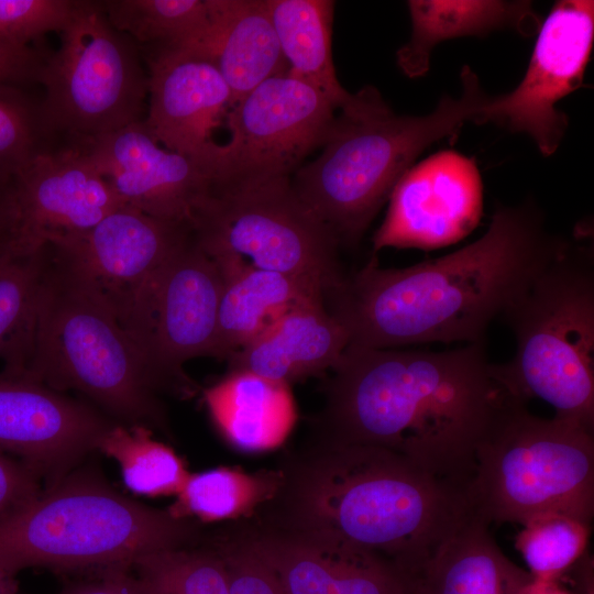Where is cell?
Masks as SVG:
<instances>
[{
	"label": "cell",
	"instance_id": "e575fe53",
	"mask_svg": "<svg viewBox=\"0 0 594 594\" xmlns=\"http://www.w3.org/2000/svg\"><path fill=\"white\" fill-rule=\"evenodd\" d=\"M75 6L73 0H0V34L31 46L48 32H63Z\"/></svg>",
	"mask_w": 594,
	"mask_h": 594
},
{
	"label": "cell",
	"instance_id": "277c9868",
	"mask_svg": "<svg viewBox=\"0 0 594 594\" xmlns=\"http://www.w3.org/2000/svg\"><path fill=\"white\" fill-rule=\"evenodd\" d=\"M461 82L459 97L444 95L425 116L396 114L366 86L334 117L323 151L295 172L292 185L340 245L361 239L422 151L474 122L488 95L469 66L461 72Z\"/></svg>",
	"mask_w": 594,
	"mask_h": 594
},
{
	"label": "cell",
	"instance_id": "7a4b0ae2",
	"mask_svg": "<svg viewBox=\"0 0 594 594\" xmlns=\"http://www.w3.org/2000/svg\"><path fill=\"white\" fill-rule=\"evenodd\" d=\"M568 242L548 232L534 201L499 205L471 244L405 268H382L373 257L326 302L349 345L480 342Z\"/></svg>",
	"mask_w": 594,
	"mask_h": 594
},
{
	"label": "cell",
	"instance_id": "ffe728a7",
	"mask_svg": "<svg viewBox=\"0 0 594 594\" xmlns=\"http://www.w3.org/2000/svg\"><path fill=\"white\" fill-rule=\"evenodd\" d=\"M223 532L264 562L286 594H407L395 566L371 552L246 521Z\"/></svg>",
	"mask_w": 594,
	"mask_h": 594
},
{
	"label": "cell",
	"instance_id": "5bb4252c",
	"mask_svg": "<svg viewBox=\"0 0 594 594\" xmlns=\"http://www.w3.org/2000/svg\"><path fill=\"white\" fill-rule=\"evenodd\" d=\"M113 422L94 405L25 374L0 373V451L34 470L44 490L95 451Z\"/></svg>",
	"mask_w": 594,
	"mask_h": 594
},
{
	"label": "cell",
	"instance_id": "1f68e13d",
	"mask_svg": "<svg viewBox=\"0 0 594 594\" xmlns=\"http://www.w3.org/2000/svg\"><path fill=\"white\" fill-rule=\"evenodd\" d=\"M130 568L143 594H230L226 563L211 536L197 546L141 556Z\"/></svg>",
	"mask_w": 594,
	"mask_h": 594
},
{
	"label": "cell",
	"instance_id": "7402d4cb",
	"mask_svg": "<svg viewBox=\"0 0 594 594\" xmlns=\"http://www.w3.org/2000/svg\"><path fill=\"white\" fill-rule=\"evenodd\" d=\"M490 524L470 514L427 557L397 570L407 594H518L531 574L493 539Z\"/></svg>",
	"mask_w": 594,
	"mask_h": 594
},
{
	"label": "cell",
	"instance_id": "44dd1931",
	"mask_svg": "<svg viewBox=\"0 0 594 594\" xmlns=\"http://www.w3.org/2000/svg\"><path fill=\"white\" fill-rule=\"evenodd\" d=\"M349 345V334L323 297L304 301L227 361L246 371L290 384L331 371Z\"/></svg>",
	"mask_w": 594,
	"mask_h": 594
},
{
	"label": "cell",
	"instance_id": "8d00e7d4",
	"mask_svg": "<svg viewBox=\"0 0 594 594\" xmlns=\"http://www.w3.org/2000/svg\"><path fill=\"white\" fill-rule=\"evenodd\" d=\"M44 484L21 460L0 451V517L37 497Z\"/></svg>",
	"mask_w": 594,
	"mask_h": 594
},
{
	"label": "cell",
	"instance_id": "30bf717a",
	"mask_svg": "<svg viewBox=\"0 0 594 594\" xmlns=\"http://www.w3.org/2000/svg\"><path fill=\"white\" fill-rule=\"evenodd\" d=\"M209 255L232 253L257 268L319 284L344 282L339 241L295 193L290 177L213 186L191 226Z\"/></svg>",
	"mask_w": 594,
	"mask_h": 594
},
{
	"label": "cell",
	"instance_id": "d590c367",
	"mask_svg": "<svg viewBox=\"0 0 594 594\" xmlns=\"http://www.w3.org/2000/svg\"><path fill=\"white\" fill-rule=\"evenodd\" d=\"M211 539L223 557L230 594H286L270 568L245 546L223 531Z\"/></svg>",
	"mask_w": 594,
	"mask_h": 594
},
{
	"label": "cell",
	"instance_id": "f1b7e54d",
	"mask_svg": "<svg viewBox=\"0 0 594 594\" xmlns=\"http://www.w3.org/2000/svg\"><path fill=\"white\" fill-rule=\"evenodd\" d=\"M102 4L112 28L147 51L207 54L213 30L209 0H107Z\"/></svg>",
	"mask_w": 594,
	"mask_h": 594
},
{
	"label": "cell",
	"instance_id": "60d3db41",
	"mask_svg": "<svg viewBox=\"0 0 594 594\" xmlns=\"http://www.w3.org/2000/svg\"><path fill=\"white\" fill-rule=\"evenodd\" d=\"M13 223L12 185L0 187V241L9 240Z\"/></svg>",
	"mask_w": 594,
	"mask_h": 594
},
{
	"label": "cell",
	"instance_id": "6da1fadb",
	"mask_svg": "<svg viewBox=\"0 0 594 594\" xmlns=\"http://www.w3.org/2000/svg\"><path fill=\"white\" fill-rule=\"evenodd\" d=\"M331 372L317 439L389 449L466 495L479 447L518 400L483 341L442 352L348 345Z\"/></svg>",
	"mask_w": 594,
	"mask_h": 594
},
{
	"label": "cell",
	"instance_id": "2e32d148",
	"mask_svg": "<svg viewBox=\"0 0 594 594\" xmlns=\"http://www.w3.org/2000/svg\"><path fill=\"white\" fill-rule=\"evenodd\" d=\"M77 147L125 205L190 231L213 186L204 162L163 146L144 119Z\"/></svg>",
	"mask_w": 594,
	"mask_h": 594
},
{
	"label": "cell",
	"instance_id": "8fae6325",
	"mask_svg": "<svg viewBox=\"0 0 594 594\" xmlns=\"http://www.w3.org/2000/svg\"><path fill=\"white\" fill-rule=\"evenodd\" d=\"M222 287L218 263L190 234L119 316L162 392L195 393L184 365L215 358Z\"/></svg>",
	"mask_w": 594,
	"mask_h": 594
},
{
	"label": "cell",
	"instance_id": "d6a6232c",
	"mask_svg": "<svg viewBox=\"0 0 594 594\" xmlns=\"http://www.w3.org/2000/svg\"><path fill=\"white\" fill-rule=\"evenodd\" d=\"M591 524L559 513L536 516L522 525L516 548L536 579H559L585 552Z\"/></svg>",
	"mask_w": 594,
	"mask_h": 594
},
{
	"label": "cell",
	"instance_id": "52a82bcc",
	"mask_svg": "<svg viewBox=\"0 0 594 594\" xmlns=\"http://www.w3.org/2000/svg\"><path fill=\"white\" fill-rule=\"evenodd\" d=\"M516 339L496 365L508 392L539 398L556 416L594 427V271L590 251L571 241L502 316Z\"/></svg>",
	"mask_w": 594,
	"mask_h": 594
},
{
	"label": "cell",
	"instance_id": "b9f144b4",
	"mask_svg": "<svg viewBox=\"0 0 594 594\" xmlns=\"http://www.w3.org/2000/svg\"><path fill=\"white\" fill-rule=\"evenodd\" d=\"M0 594H20L13 576L0 574Z\"/></svg>",
	"mask_w": 594,
	"mask_h": 594
},
{
	"label": "cell",
	"instance_id": "4dcf8cb0",
	"mask_svg": "<svg viewBox=\"0 0 594 594\" xmlns=\"http://www.w3.org/2000/svg\"><path fill=\"white\" fill-rule=\"evenodd\" d=\"M96 450L117 462L125 487L136 495H177L189 475L174 449L154 439L153 430L143 425L113 422Z\"/></svg>",
	"mask_w": 594,
	"mask_h": 594
},
{
	"label": "cell",
	"instance_id": "484cf974",
	"mask_svg": "<svg viewBox=\"0 0 594 594\" xmlns=\"http://www.w3.org/2000/svg\"><path fill=\"white\" fill-rule=\"evenodd\" d=\"M213 30L207 55L231 91L230 109L263 81L287 74L264 0H209Z\"/></svg>",
	"mask_w": 594,
	"mask_h": 594
},
{
	"label": "cell",
	"instance_id": "f546056e",
	"mask_svg": "<svg viewBox=\"0 0 594 594\" xmlns=\"http://www.w3.org/2000/svg\"><path fill=\"white\" fill-rule=\"evenodd\" d=\"M280 481L279 468L245 472L219 466L189 473L168 509L198 522L242 521L273 498Z\"/></svg>",
	"mask_w": 594,
	"mask_h": 594
},
{
	"label": "cell",
	"instance_id": "e0dca14e",
	"mask_svg": "<svg viewBox=\"0 0 594 594\" xmlns=\"http://www.w3.org/2000/svg\"><path fill=\"white\" fill-rule=\"evenodd\" d=\"M190 234L188 228L123 205L88 231L46 245L119 318L139 288Z\"/></svg>",
	"mask_w": 594,
	"mask_h": 594
},
{
	"label": "cell",
	"instance_id": "ac0fdd59",
	"mask_svg": "<svg viewBox=\"0 0 594 594\" xmlns=\"http://www.w3.org/2000/svg\"><path fill=\"white\" fill-rule=\"evenodd\" d=\"M373 237L384 248L437 249L462 240L479 223L483 184L473 160L441 151L413 165L395 185Z\"/></svg>",
	"mask_w": 594,
	"mask_h": 594
},
{
	"label": "cell",
	"instance_id": "836d02e7",
	"mask_svg": "<svg viewBox=\"0 0 594 594\" xmlns=\"http://www.w3.org/2000/svg\"><path fill=\"white\" fill-rule=\"evenodd\" d=\"M52 142L40 103L20 86L0 82V187L11 186L38 154L54 147Z\"/></svg>",
	"mask_w": 594,
	"mask_h": 594
},
{
	"label": "cell",
	"instance_id": "74e56055",
	"mask_svg": "<svg viewBox=\"0 0 594 594\" xmlns=\"http://www.w3.org/2000/svg\"><path fill=\"white\" fill-rule=\"evenodd\" d=\"M46 57L33 48L0 34V82L21 86L36 82Z\"/></svg>",
	"mask_w": 594,
	"mask_h": 594
},
{
	"label": "cell",
	"instance_id": "9a60e30c",
	"mask_svg": "<svg viewBox=\"0 0 594 594\" xmlns=\"http://www.w3.org/2000/svg\"><path fill=\"white\" fill-rule=\"evenodd\" d=\"M9 243L24 251L81 234L125 205L81 148L52 147L14 179Z\"/></svg>",
	"mask_w": 594,
	"mask_h": 594
},
{
	"label": "cell",
	"instance_id": "cb8c5ba5",
	"mask_svg": "<svg viewBox=\"0 0 594 594\" xmlns=\"http://www.w3.org/2000/svg\"><path fill=\"white\" fill-rule=\"evenodd\" d=\"M204 400L218 432L242 452L278 448L297 419L288 384L246 371H230L204 391Z\"/></svg>",
	"mask_w": 594,
	"mask_h": 594
},
{
	"label": "cell",
	"instance_id": "7c38bea8",
	"mask_svg": "<svg viewBox=\"0 0 594 594\" xmlns=\"http://www.w3.org/2000/svg\"><path fill=\"white\" fill-rule=\"evenodd\" d=\"M334 110L318 90L287 74L263 81L228 112L229 141L211 154L213 186L290 177L322 145Z\"/></svg>",
	"mask_w": 594,
	"mask_h": 594
},
{
	"label": "cell",
	"instance_id": "9c48e42d",
	"mask_svg": "<svg viewBox=\"0 0 594 594\" xmlns=\"http://www.w3.org/2000/svg\"><path fill=\"white\" fill-rule=\"evenodd\" d=\"M36 82L45 90V129L65 145L80 146L143 120L147 75L132 44L109 23L102 1H76L61 46L45 58Z\"/></svg>",
	"mask_w": 594,
	"mask_h": 594
},
{
	"label": "cell",
	"instance_id": "4fadbf2b",
	"mask_svg": "<svg viewBox=\"0 0 594 594\" xmlns=\"http://www.w3.org/2000/svg\"><path fill=\"white\" fill-rule=\"evenodd\" d=\"M594 38V2L560 0L540 24L527 70L509 92L487 96L474 123L528 134L549 156L560 146L568 117L557 103L583 81Z\"/></svg>",
	"mask_w": 594,
	"mask_h": 594
},
{
	"label": "cell",
	"instance_id": "f35d334b",
	"mask_svg": "<svg viewBox=\"0 0 594 594\" xmlns=\"http://www.w3.org/2000/svg\"><path fill=\"white\" fill-rule=\"evenodd\" d=\"M57 594H143L130 565L98 570L92 579L70 583Z\"/></svg>",
	"mask_w": 594,
	"mask_h": 594
},
{
	"label": "cell",
	"instance_id": "83f0119b",
	"mask_svg": "<svg viewBox=\"0 0 594 594\" xmlns=\"http://www.w3.org/2000/svg\"><path fill=\"white\" fill-rule=\"evenodd\" d=\"M46 263V245L35 251L0 241V360L3 372L23 374L30 362Z\"/></svg>",
	"mask_w": 594,
	"mask_h": 594
},
{
	"label": "cell",
	"instance_id": "3957f363",
	"mask_svg": "<svg viewBox=\"0 0 594 594\" xmlns=\"http://www.w3.org/2000/svg\"><path fill=\"white\" fill-rule=\"evenodd\" d=\"M253 526L345 544L396 570L427 557L473 513L466 493L389 449L316 439L279 466Z\"/></svg>",
	"mask_w": 594,
	"mask_h": 594
},
{
	"label": "cell",
	"instance_id": "d4e9b609",
	"mask_svg": "<svg viewBox=\"0 0 594 594\" xmlns=\"http://www.w3.org/2000/svg\"><path fill=\"white\" fill-rule=\"evenodd\" d=\"M411 33L396 53L397 65L409 78L424 76L433 48L463 36H484L498 30H515L530 36L540 20L530 1H407Z\"/></svg>",
	"mask_w": 594,
	"mask_h": 594
},
{
	"label": "cell",
	"instance_id": "5b68a950",
	"mask_svg": "<svg viewBox=\"0 0 594 594\" xmlns=\"http://www.w3.org/2000/svg\"><path fill=\"white\" fill-rule=\"evenodd\" d=\"M199 522L116 491L91 469L76 468L59 483L0 517V574L28 568L98 571L207 540Z\"/></svg>",
	"mask_w": 594,
	"mask_h": 594
},
{
	"label": "cell",
	"instance_id": "8992f818",
	"mask_svg": "<svg viewBox=\"0 0 594 594\" xmlns=\"http://www.w3.org/2000/svg\"><path fill=\"white\" fill-rule=\"evenodd\" d=\"M26 376L76 391L114 421L169 435L158 384L112 310L46 246Z\"/></svg>",
	"mask_w": 594,
	"mask_h": 594
},
{
	"label": "cell",
	"instance_id": "4316f807",
	"mask_svg": "<svg viewBox=\"0 0 594 594\" xmlns=\"http://www.w3.org/2000/svg\"><path fill=\"white\" fill-rule=\"evenodd\" d=\"M264 4L287 64V75L314 87L336 109L352 105L356 94L342 87L332 58L334 1L264 0Z\"/></svg>",
	"mask_w": 594,
	"mask_h": 594
},
{
	"label": "cell",
	"instance_id": "603a6c76",
	"mask_svg": "<svg viewBox=\"0 0 594 594\" xmlns=\"http://www.w3.org/2000/svg\"><path fill=\"white\" fill-rule=\"evenodd\" d=\"M210 256L223 277L216 359L228 360L295 306L326 299L323 288L312 280L257 268L232 253Z\"/></svg>",
	"mask_w": 594,
	"mask_h": 594
},
{
	"label": "cell",
	"instance_id": "ab89813d",
	"mask_svg": "<svg viewBox=\"0 0 594 594\" xmlns=\"http://www.w3.org/2000/svg\"><path fill=\"white\" fill-rule=\"evenodd\" d=\"M561 579H536L530 581L519 591L518 594H575L563 586ZM582 594H594L593 587Z\"/></svg>",
	"mask_w": 594,
	"mask_h": 594
},
{
	"label": "cell",
	"instance_id": "d6986e66",
	"mask_svg": "<svg viewBox=\"0 0 594 594\" xmlns=\"http://www.w3.org/2000/svg\"><path fill=\"white\" fill-rule=\"evenodd\" d=\"M148 110L144 123L166 148L193 156L210 168L213 131L231 107V91L205 53L147 51ZM211 170V169H210Z\"/></svg>",
	"mask_w": 594,
	"mask_h": 594
},
{
	"label": "cell",
	"instance_id": "ba28073f",
	"mask_svg": "<svg viewBox=\"0 0 594 594\" xmlns=\"http://www.w3.org/2000/svg\"><path fill=\"white\" fill-rule=\"evenodd\" d=\"M473 513L487 524L559 513L591 524L594 513L593 430L513 402L476 452L469 488Z\"/></svg>",
	"mask_w": 594,
	"mask_h": 594
}]
</instances>
